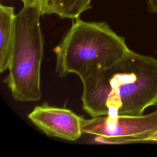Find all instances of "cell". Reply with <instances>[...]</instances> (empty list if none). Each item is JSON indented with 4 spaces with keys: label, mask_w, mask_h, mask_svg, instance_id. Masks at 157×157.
I'll use <instances>...</instances> for the list:
<instances>
[{
    "label": "cell",
    "mask_w": 157,
    "mask_h": 157,
    "mask_svg": "<svg viewBox=\"0 0 157 157\" xmlns=\"http://www.w3.org/2000/svg\"><path fill=\"white\" fill-rule=\"evenodd\" d=\"M82 108L91 117L140 115L157 106V58L131 50L96 76L82 81Z\"/></svg>",
    "instance_id": "1"
},
{
    "label": "cell",
    "mask_w": 157,
    "mask_h": 157,
    "mask_svg": "<svg viewBox=\"0 0 157 157\" xmlns=\"http://www.w3.org/2000/svg\"><path fill=\"white\" fill-rule=\"evenodd\" d=\"M60 77L74 74L81 81L93 77L120 60L129 51L125 39L104 21L79 18L53 50Z\"/></svg>",
    "instance_id": "2"
},
{
    "label": "cell",
    "mask_w": 157,
    "mask_h": 157,
    "mask_svg": "<svg viewBox=\"0 0 157 157\" xmlns=\"http://www.w3.org/2000/svg\"><path fill=\"white\" fill-rule=\"evenodd\" d=\"M38 4L23 6L15 15L14 40L9 72L4 80L13 98L20 102H34L42 98L41 64L44 37Z\"/></svg>",
    "instance_id": "3"
},
{
    "label": "cell",
    "mask_w": 157,
    "mask_h": 157,
    "mask_svg": "<svg viewBox=\"0 0 157 157\" xmlns=\"http://www.w3.org/2000/svg\"><path fill=\"white\" fill-rule=\"evenodd\" d=\"M83 134L97 143L120 145L150 142L157 132V112L140 115H102L83 119Z\"/></svg>",
    "instance_id": "4"
},
{
    "label": "cell",
    "mask_w": 157,
    "mask_h": 157,
    "mask_svg": "<svg viewBox=\"0 0 157 157\" xmlns=\"http://www.w3.org/2000/svg\"><path fill=\"white\" fill-rule=\"evenodd\" d=\"M28 117L39 129L50 137L75 141L83 134L84 118L68 109L44 103L35 106Z\"/></svg>",
    "instance_id": "5"
},
{
    "label": "cell",
    "mask_w": 157,
    "mask_h": 157,
    "mask_svg": "<svg viewBox=\"0 0 157 157\" xmlns=\"http://www.w3.org/2000/svg\"><path fill=\"white\" fill-rule=\"evenodd\" d=\"M14 7L0 6V72L8 69L14 40Z\"/></svg>",
    "instance_id": "6"
},
{
    "label": "cell",
    "mask_w": 157,
    "mask_h": 157,
    "mask_svg": "<svg viewBox=\"0 0 157 157\" xmlns=\"http://www.w3.org/2000/svg\"><path fill=\"white\" fill-rule=\"evenodd\" d=\"M93 0H38L42 16L56 15L61 18L75 20L92 7Z\"/></svg>",
    "instance_id": "7"
},
{
    "label": "cell",
    "mask_w": 157,
    "mask_h": 157,
    "mask_svg": "<svg viewBox=\"0 0 157 157\" xmlns=\"http://www.w3.org/2000/svg\"><path fill=\"white\" fill-rule=\"evenodd\" d=\"M147 9L151 13H157V0H146Z\"/></svg>",
    "instance_id": "8"
},
{
    "label": "cell",
    "mask_w": 157,
    "mask_h": 157,
    "mask_svg": "<svg viewBox=\"0 0 157 157\" xmlns=\"http://www.w3.org/2000/svg\"><path fill=\"white\" fill-rule=\"evenodd\" d=\"M24 6H34L38 4V0H21Z\"/></svg>",
    "instance_id": "9"
},
{
    "label": "cell",
    "mask_w": 157,
    "mask_h": 157,
    "mask_svg": "<svg viewBox=\"0 0 157 157\" xmlns=\"http://www.w3.org/2000/svg\"><path fill=\"white\" fill-rule=\"evenodd\" d=\"M150 142H157V132L152 136Z\"/></svg>",
    "instance_id": "10"
},
{
    "label": "cell",
    "mask_w": 157,
    "mask_h": 157,
    "mask_svg": "<svg viewBox=\"0 0 157 157\" xmlns=\"http://www.w3.org/2000/svg\"><path fill=\"white\" fill-rule=\"evenodd\" d=\"M156 110H156V112H157V106H156Z\"/></svg>",
    "instance_id": "11"
}]
</instances>
